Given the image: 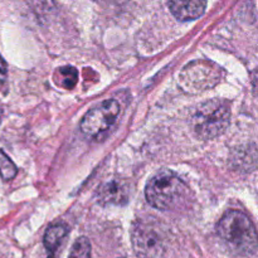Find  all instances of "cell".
Returning <instances> with one entry per match:
<instances>
[{
    "label": "cell",
    "instance_id": "6da1fadb",
    "mask_svg": "<svg viewBox=\"0 0 258 258\" xmlns=\"http://www.w3.org/2000/svg\"><path fill=\"white\" fill-rule=\"evenodd\" d=\"M217 232L224 243L241 256L257 252V232L251 219L239 211H229L217 224Z\"/></svg>",
    "mask_w": 258,
    "mask_h": 258
},
{
    "label": "cell",
    "instance_id": "7a4b0ae2",
    "mask_svg": "<svg viewBox=\"0 0 258 258\" xmlns=\"http://www.w3.org/2000/svg\"><path fill=\"white\" fill-rule=\"evenodd\" d=\"M188 185L170 171L156 174L145 188L146 201L159 211H176L189 201Z\"/></svg>",
    "mask_w": 258,
    "mask_h": 258
},
{
    "label": "cell",
    "instance_id": "3957f363",
    "mask_svg": "<svg viewBox=\"0 0 258 258\" xmlns=\"http://www.w3.org/2000/svg\"><path fill=\"white\" fill-rule=\"evenodd\" d=\"M231 110L223 100H211L198 106L193 115V128L202 140L221 136L229 126Z\"/></svg>",
    "mask_w": 258,
    "mask_h": 258
},
{
    "label": "cell",
    "instance_id": "277c9868",
    "mask_svg": "<svg viewBox=\"0 0 258 258\" xmlns=\"http://www.w3.org/2000/svg\"><path fill=\"white\" fill-rule=\"evenodd\" d=\"M118 115L120 105L117 101H103L86 113L81 122V131L88 138L98 139L112 127Z\"/></svg>",
    "mask_w": 258,
    "mask_h": 258
},
{
    "label": "cell",
    "instance_id": "5b68a950",
    "mask_svg": "<svg viewBox=\"0 0 258 258\" xmlns=\"http://www.w3.org/2000/svg\"><path fill=\"white\" fill-rule=\"evenodd\" d=\"M133 247L140 258H161L164 237L155 222L139 221L133 231Z\"/></svg>",
    "mask_w": 258,
    "mask_h": 258
},
{
    "label": "cell",
    "instance_id": "8992f818",
    "mask_svg": "<svg viewBox=\"0 0 258 258\" xmlns=\"http://www.w3.org/2000/svg\"><path fill=\"white\" fill-rule=\"evenodd\" d=\"M128 189L125 181L112 180L103 184L98 190V201L102 204H125L128 201Z\"/></svg>",
    "mask_w": 258,
    "mask_h": 258
},
{
    "label": "cell",
    "instance_id": "52a82bcc",
    "mask_svg": "<svg viewBox=\"0 0 258 258\" xmlns=\"http://www.w3.org/2000/svg\"><path fill=\"white\" fill-rule=\"evenodd\" d=\"M207 3L199 2V0H191V2H170L169 9L173 13L176 19L185 22V20H193L202 17L206 10Z\"/></svg>",
    "mask_w": 258,
    "mask_h": 258
},
{
    "label": "cell",
    "instance_id": "ba28073f",
    "mask_svg": "<svg viewBox=\"0 0 258 258\" xmlns=\"http://www.w3.org/2000/svg\"><path fill=\"white\" fill-rule=\"evenodd\" d=\"M66 234H67V229L63 224H52V226L48 227V229L45 231L44 238H43L45 248L49 253L48 258H54L55 252H57L59 244L62 243Z\"/></svg>",
    "mask_w": 258,
    "mask_h": 258
},
{
    "label": "cell",
    "instance_id": "9c48e42d",
    "mask_svg": "<svg viewBox=\"0 0 258 258\" xmlns=\"http://www.w3.org/2000/svg\"><path fill=\"white\" fill-rule=\"evenodd\" d=\"M78 73L76 68L67 66V67H60L55 71L54 73V82L55 85L60 86L67 90H72L77 83Z\"/></svg>",
    "mask_w": 258,
    "mask_h": 258
},
{
    "label": "cell",
    "instance_id": "30bf717a",
    "mask_svg": "<svg viewBox=\"0 0 258 258\" xmlns=\"http://www.w3.org/2000/svg\"><path fill=\"white\" fill-rule=\"evenodd\" d=\"M18 173V169L12 159L7 155L3 150H0V176L5 181H9L15 178Z\"/></svg>",
    "mask_w": 258,
    "mask_h": 258
},
{
    "label": "cell",
    "instance_id": "8fae6325",
    "mask_svg": "<svg viewBox=\"0 0 258 258\" xmlns=\"http://www.w3.org/2000/svg\"><path fill=\"white\" fill-rule=\"evenodd\" d=\"M68 258H92L91 257V243L86 237H80L73 243Z\"/></svg>",
    "mask_w": 258,
    "mask_h": 258
},
{
    "label": "cell",
    "instance_id": "7c38bea8",
    "mask_svg": "<svg viewBox=\"0 0 258 258\" xmlns=\"http://www.w3.org/2000/svg\"><path fill=\"white\" fill-rule=\"evenodd\" d=\"M7 75V63L4 62L3 57L0 55V77H5Z\"/></svg>",
    "mask_w": 258,
    "mask_h": 258
}]
</instances>
